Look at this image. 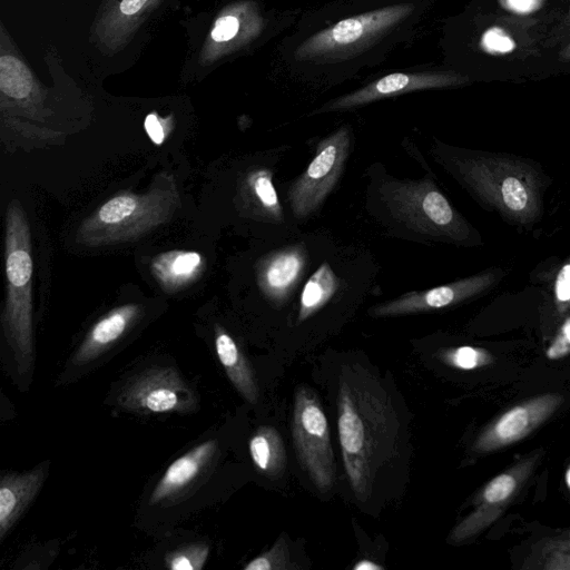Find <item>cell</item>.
Here are the masks:
<instances>
[{
    "label": "cell",
    "instance_id": "cell-1",
    "mask_svg": "<svg viewBox=\"0 0 570 570\" xmlns=\"http://www.w3.org/2000/svg\"><path fill=\"white\" fill-rule=\"evenodd\" d=\"M439 0H327L303 11L276 47L284 76L336 86L413 42Z\"/></svg>",
    "mask_w": 570,
    "mask_h": 570
},
{
    "label": "cell",
    "instance_id": "cell-2",
    "mask_svg": "<svg viewBox=\"0 0 570 570\" xmlns=\"http://www.w3.org/2000/svg\"><path fill=\"white\" fill-rule=\"evenodd\" d=\"M544 32L471 2L441 24L442 63L473 81L549 78Z\"/></svg>",
    "mask_w": 570,
    "mask_h": 570
},
{
    "label": "cell",
    "instance_id": "cell-3",
    "mask_svg": "<svg viewBox=\"0 0 570 570\" xmlns=\"http://www.w3.org/2000/svg\"><path fill=\"white\" fill-rule=\"evenodd\" d=\"M337 430L350 487L366 502L400 454L401 422L387 391L363 368L346 366L338 376Z\"/></svg>",
    "mask_w": 570,
    "mask_h": 570
},
{
    "label": "cell",
    "instance_id": "cell-4",
    "mask_svg": "<svg viewBox=\"0 0 570 570\" xmlns=\"http://www.w3.org/2000/svg\"><path fill=\"white\" fill-rule=\"evenodd\" d=\"M180 207L175 176L159 173L141 194L120 191L89 215L78 227V244L98 247L137 239L166 224Z\"/></svg>",
    "mask_w": 570,
    "mask_h": 570
},
{
    "label": "cell",
    "instance_id": "cell-5",
    "mask_svg": "<svg viewBox=\"0 0 570 570\" xmlns=\"http://www.w3.org/2000/svg\"><path fill=\"white\" fill-rule=\"evenodd\" d=\"M4 266L7 297L1 321L6 340L22 372L33 364L31 234L21 204L13 199L6 212Z\"/></svg>",
    "mask_w": 570,
    "mask_h": 570
},
{
    "label": "cell",
    "instance_id": "cell-6",
    "mask_svg": "<svg viewBox=\"0 0 570 570\" xmlns=\"http://www.w3.org/2000/svg\"><path fill=\"white\" fill-rule=\"evenodd\" d=\"M381 195L395 219L417 233L458 237L461 232L454 209L430 180L386 181Z\"/></svg>",
    "mask_w": 570,
    "mask_h": 570
},
{
    "label": "cell",
    "instance_id": "cell-7",
    "mask_svg": "<svg viewBox=\"0 0 570 570\" xmlns=\"http://www.w3.org/2000/svg\"><path fill=\"white\" fill-rule=\"evenodd\" d=\"M470 83L466 77L443 63L397 69L382 73L363 86L328 100L311 115L345 111L411 92L458 88Z\"/></svg>",
    "mask_w": 570,
    "mask_h": 570
},
{
    "label": "cell",
    "instance_id": "cell-8",
    "mask_svg": "<svg viewBox=\"0 0 570 570\" xmlns=\"http://www.w3.org/2000/svg\"><path fill=\"white\" fill-rule=\"evenodd\" d=\"M292 434L297 459L313 484L321 492L331 490L336 479V464L330 429L318 399L306 386L295 393Z\"/></svg>",
    "mask_w": 570,
    "mask_h": 570
},
{
    "label": "cell",
    "instance_id": "cell-9",
    "mask_svg": "<svg viewBox=\"0 0 570 570\" xmlns=\"http://www.w3.org/2000/svg\"><path fill=\"white\" fill-rule=\"evenodd\" d=\"M351 145V130L342 126L320 141L306 170L287 191V199L297 219L313 214L336 185Z\"/></svg>",
    "mask_w": 570,
    "mask_h": 570
},
{
    "label": "cell",
    "instance_id": "cell-10",
    "mask_svg": "<svg viewBox=\"0 0 570 570\" xmlns=\"http://www.w3.org/2000/svg\"><path fill=\"white\" fill-rule=\"evenodd\" d=\"M117 403L138 413H190L198 407L193 389L169 366L149 367L131 377Z\"/></svg>",
    "mask_w": 570,
    "mask_h": 570
},
{
    "label": "cell",
    "instance_id": "cell-11",
    "mask_svg": "<svg viewBox=\"0 0 570 570\" xmlns=\"http://www.w3.org/2000/svg\"><path fill=\"white\" fill-rule=\"evenodd\" d=\"M538 450L491 479L476 495L473 510L449 534L451 544H461L491 527L515 498L538 465Z\"/></svg>",
    "mask_w": 570,
    "mask_h": 570
},
{
    "label": "cell",
    "instance_id": "cell-12",
    "mask_svg": "<svg viewBox=\"0 0 570 570\" xmlns=\"http://www.w3.org/2000/svg\"><path fill=\"white\" fill-rule=\"evenodd\" d=\"M563 402V395L547 393L510 407L478 435L472 444L473 452L488 454L523 440L553 415Z\"/></svg>",
    "mask_w": 570,
    "mask_h": 570
},
{
    "label": "cell",
    "instance_id": "cell-13",
    "mask_svg": "<svg viewBox=\"0 0 570 570\" xmlns=\"http://www.w3.org/2000/svg\"><path fill=\"white\" fill-rule=\"evenodd\" d=\"M218 455V442L210 439L191 448L176 459L155 485L150 504L177 501L204 480Z\"/></svg>",
    "mask_w": 570,
    "mask_h": 570
},
{
    "label": "cell",
    "instance_id": "cell-14",
    "mask_svg": "<svg viewBox=\"0 0 570 570\" xmlns=\"http://www.w3.org/2000/svg\"><path fill=\"white\" fill-rule=\"evenodd\" d=\"M307 264L303 244L274 250L262 257L256 266L257 285L272 303H284L299 282Z\"/></svg>",
    "mask_w": 570,
    "mask_h": 570
},
{
    "label": "cell",
    "instance_id": "cell-15",
    "mask_svg": "<svg viewBox=\"0 0 570 570\" xmlns=\"http://www.w3.org/2000/svg\"><path fill=\"white\" fill-rule=\"evenodd\" d=\"M482 277H473L429 289L409 292L373 306L371 314L375 317H390L440 309L471 296L482 287Z\"/></svg>",
    "mask_w": 570,
    "mask_h": 570
},
{
    "label": "cell",
    "instance_id": "cell-16",
    "mask_svg": "<svg viewBox=\"0 0 570 570\" xmlns=\"http://www.w3.org/2000/svg\"><path fill=\"white\" fill-rule=\"evenodd\" d=\"M48 462L24 472H6L0 479V541L26 512L42 488Z\"/></svg>",
    "mask_w": 570,
    "mask_h": 570
},
{
    "label": "cell",
    "instance_id": "cell-17",
    "mask_svg": "<svg viewBox=\"0 0 570 570\" xmlns=\"http://www.w3.org/2000/svg\"><path fill=\"white\" fill-rule=\"evenodd\" d=\"M140 313L141 306L134 303L109 311L88 331L72 356V363L85 365L96 360L126 334Z\"/></svg>",
    "mask_w": 570,
    "mask_h": 570
},
{
    "label": "cell",
    "instance_id": "cell-18",
    "mask_svg": "<svg viewBox=\"0 0 570 570\" xmlns=\"http://www.w3.org/2000/svg\"><path fill=\"white\" fill-rule=\"evenodd\" d=\"M475 7L546 33L569 10L570 0H470Z\"/></svg>",
    "mask_w": 570,
    "mask_h": 570
},
{
    "label": "cell",
    "instance_id": "cell-19",
    "mask_svg": "<svg viewBox=\"0 0 570 570\" xmlns=\"http://www.w3.org/2000/svg\"><path fill=\"white\" fill-rule=\"evenodd\" d=\"M204 266L200 253L175 249L155 256L150 272L165 292L175 293L195 282L203 273Z\"/></svg>",
    "mask_w": 570,
    "mask_h": 570
},
{
    "label": "cell",
    "instance_id": "cell-20",
    "mask_svg": "<svg viewBox=\"0 0 570 570\" xmlns=\"http://www.w3.org/2000/svg\"><path fill=\"white\" fill-rule=\"evenodd\" d=\"M240 196L244 208L256 219L276 223L283 220V207L268 168L249 171L242 184Z\"/></svg>",
    "mask_w": 570,
    "mask_h": 570
},
{
    "label": "cell",
    "instance_id": "cell-21",
    "mask_svg": "<svg viewBox=\"0 0 570 570\" xmlns=\"http://www.w3.org/2000/svg\"><path fill=\"white\" fill-rule=\"evenodd\" d=\"M215 350L229 381L249 403L258 400V387L247 358L234 338L222 327L215 331Z\"/></svg>",
    "mask_w": 570,
    "mask_h": 570
},
{
    "label": "cell",
    "instance_id": "cell-22",
    "mask_svg": "<svg viewBox=\"0 0 570 570\" xmlns=\"http://www.w3.org/2000/svg\"><path fill=\"white\" fill-rule=\"evenodd\" d=\"M249 454L256 469L269 476L278 478L286 465V452L278 431L268 425L261 426L248 443Z\"/></svg>",
    "mask_w": 570,
    "mask_h": 570
},
{
    "label": "cell",
    "instance_id": "cell-23",
    "mask_svg": "<svg viewBox=\"0 0 570 570\" xmlns=\"http://www.w3.org/2000/svg\"><path fill=\"white\" fill-rule=\"evenodd\" d=\"M338 278L327 262H324L305 283L299 301L298 323L320 311L336 293Z\"/></svg>",
    "mask_w": 570,
    "mask_h": 570
},
{
    "label": "cell",
    "instance_id": "cell-24",
    "mask_svg": "<svg viewBox=\"0 0 570 570\" xmlns=\"http://www.w3.org/2000/svg\"><path fill=\"white\" fill-rule=\"evenodd\" d=\"M549 77L570 73V10L544 33Z\"/></svg>",
    "mask_w": 570,
    "mask_h": 570
},
{
    "label": "cell",
    "instance_id": "cell-25",
    "mask_svg": "<svg viewBox=\"0 0 570 570\" xmlns=\"http://www.w3.org/2000/svg\"><path fill=\"white\" fill-rule=\"evenodd\" d=\"M209 554V547L203 542L183 546L165 556V566L171 570H200Z\"/></svg>",
    "mask_w": 570,
    "mask_h": 570
},
{
    "label": "cell",
    "instance_id": "cell-26",
    "mask_svg": "<svg viewBox=\"0 0 570 570\" xmlns=\"http://www.w3.org/2000/svg\"><path fill=\"white\" fill-rule=\"evenodd\" d=\"M441 358L448 365L471 371L493 363V356L485 350L474 346H459L444 351Z\"/></svg>",
    "mask_w": 570,
    "mask_h": 570
},
{
    "label": "cell",
    "instance_id": "cell-27",
    "mask_svg": "<svg viewBox=\"0 0 570 570\" xmlns=\"http://www.w3.org/2000/svg\"><path fill=\"white\" fill-rule=\"evenodd\" d=\"M295 568L291 563L289 550L285 538L279 537L271 549L250 560L245 570H288Z\"/></svg>",
    "mask_w": 570,
    "mask_h": 570
},
{
    "label": "cell",
    "instance_id": "cell-28",
    "mask_svg": "<svg viewBox=\"0 0 570 570\" xmlns=\"http://www.w3.org/2000/svg\"><path fill=\"white\" fill-rule=\"evenodd\" d=\"M544 543L540 567L549 570H570V531Z\"/></svg>",
    "mask_w": 570,
    "mask_h": 570
},
{
    "label": "cell",
    "instance_id": "cell-29",
    "mask_svg": "<svg viewBox=\"0 0 570 570\" xmlns=\"http://www.w3.org/2000/svg\"><path fill=\"white\" fill-rule=\"evenodd\" d=\"M500 196L507 208L522 212L529 203L528 189L517 177H507L500 186Z\"/></svg>",
    "mask_w": 570,
    "mask_h": 570
},
{
    "label": "cell",
    "instance_id": "cell-30",
    "mask_svg": "<svg viewBox=\"0 0 570 570\" xmlns=\"http://www.w3.org/2000/svg\"><path fill=\"white\" fill-rule=\"evenodd\" d=\"M144 127L149 139L157 146L163 145L171 131L170 119L160 118L156 112L146 116Z\"/></svg>",
    "mask_w": 570,
    "mask_h": 570
},
{
    "label": "cell",
    "instance_id": "cell-31",
    "mask_svg": "<svg viewBox=\"0 0 570 570\" xmlns=\"http://www.w3.org/2000/svg\"><path fill=\"white\" fill-rule=\"evenodd\" d=\"M570 354V317L562 324L558 335L546 351V357L557 361Z\"/></svg>",
    "mask_w": 570,
    "mask_h": 570
},
{
    "label": "cell",
    "instance_id": "cell-32",
    "mask_svg": "<svg viewBox=\"0 0 570 570\" xmlns=\"http://www.w3.org/2000/svg\"><path fill=\"white\" fill-rule=\"evenodd\" d=\"M556 295L558 301H570V264L564 265L557 277Z\"/></svg>",
    "mask_w": 570,
    "mask_h": 570
},
{
    "label": "cell",
    "instance_id": "cell-33",
    "mask_svg": "<svg viewBox=\"0 0 570 570\" xmlns=\"http://www.w3.org/2000/svg\"><path fill=\"white\" fill-rule=\"evenodd\" d=\"M147 0H121L119 9L121 13L131 16L138 12Z\"/></svg>",
    "mask_w": 570,
    "mask_h": 570
},
{
    "label": "cell",
    "instance_id": "cell-34",
    "mask_svg": "<svg viewBox=\"0 0 570 570\" xmlns=\"http://www.w3.org/2000/svg\"><path fill=\"white\" fill-rule=\"evenodd\" d=\"M354 570H382L384 569L382 566L375 563L374 561H371V560H361L358 561L354 567H353Z\"/></svg>",
    "mask_w": 570,
    "mask_h": 570
},
{
    "label": "cell",
    "instance_id": "cell-35",
    "mask_svg": "<svg viewBox=\"0 0 570 570\" xmlns=\"http://www.w3.org/2000/svg\"><path fill=\"white\" fill-rule=\"evenodd\" d=\"M566 483H567L568 488L570 489V466L568 468V470L566 472Z\"/></svg>",
    "mask_w": 570,
    "mask_h": 570
}]
</instances>
